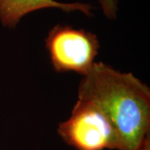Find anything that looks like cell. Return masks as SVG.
<instances>
[{"instance_id": "277c9868", "label": "cell", "mask_w": 150, "mask_h": 150, "mask_svg": "<svg viewBox=\"0 0 150 150\" xmlns=\"http://www.w3.org/2000/svg\"><path fill=\"white\" fill-rule=\"evenodd\" d=\"M59 8L66 13L79 11L92 16L94 7L85 3H61L56 0H0V23L4 27L13 28L28 13L43 8Z\"/></svg>"}, {"instance_id": "3957f363", "label": "cell", "mask_w": 150, "mask_h": 150, "mask_svg": "<svg viewBox=\"0 0 150 150\" xmlns=\"http://www.w3.org/2000/svg\"><path fill=\"white\" fill-rule=\"evenodd\" d=\"M59 135L77 150L117 149L118 139L107 117L91 102L78 99L70 118L59 124Z\"/></svg>"}, {"instance_id": "6da1fadb", "label": "cell", "mask_w": 150, "mask_h": 150, "mask_svg": "<svg viewBox=\"0 0 150 150\" xmlns=\"http://www.w3.org/2000/svg\"><path fill=\"white\" fill-rule=\"evenodd\" d=\"M78 99L93 103L110 121L117 150H139L149 135L150 89L131 73L94 63L79 86Z\"/></svg>"}, {"instance_id": "5b68a950", "label": "cell", "mask_w": 150, "mask_h": 150, "mask_svg": "<svg viewBox=\"0 0 150 150\" xmlns=\"http://www.w3.org/2000/svg\"><path fill=\"white\" fill-rule=\"evenodd\" d=\"M102 7L104 14L108 18L113 19L116 18L117 13V0H98Z\"/></svg>"}, {"instance_id": "8992f818", "label": "cell", "mask_w": 150, "mask_h": 150, "mask_svg": "<svg viewBox=\"0 0 150 150\" xmlns=\"http://www.w3.org/2000/svg\"><path fill=\"white\" fill-rule=\"evenodd\" d=\"M139 150H150V139L149 135L145 139L144 144L142 145L141 149Z\"/></svg>"}, {"instance_id": "7a4b0ae2", "label": "cell", "mask_w": 150, "mask_h": 150, "mask_svg": "<svg viewBox=\"0 0 150 150\" xmlns=\"http://www.w3.org/2000/svg\"><path fill=\"white\" fill-rule=\"evenodd\" d=\"M45 44L56 72H75L82 76L91 69L100 48L95 33L67 24L52 28Z\"/></svg>"}]
</instances>
